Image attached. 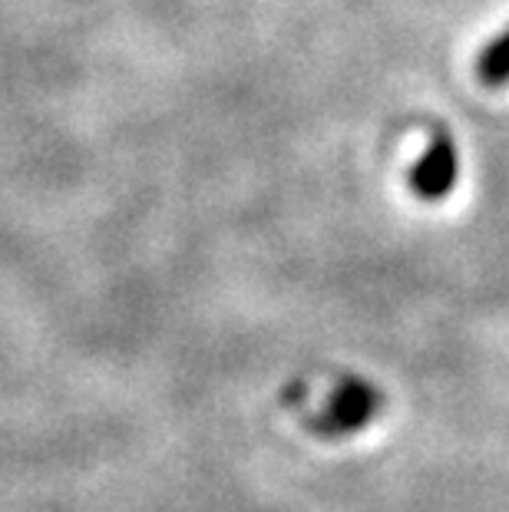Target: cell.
I'll return each instance as SVG.
<instances>
[{"mask_svg": "<svg viewBox=\"0 0 509 512\" xmlns=\"http://www.w3.org/2000/svg\"><path fill=\"white\" fill-rule=\"evenodd\" d=\"M377 407H381L377 387L367 384L361 377H348L338 384V390H334L331 400L324 403V410L314 417L311 427L324 433V437H344V433L367 427L377 413Z\"/></svg>", "mask_w": 509, "mask_h": 512, "instance_id": "6da1fadb", "label": "cell"}, {"mask_svg": "<svg viewBox=\"0 0 509 512\" xmlns=\"http://www.w3.org/2000/svg\"><path fill=\"white\" fill-rule=\"evenodd\" d=\"M476 76L486 86L509 83V27L480 50V57H476Z\"/></svg>", "mask_w": 509, "mask_h": 512, "instance_id": "3957f363", "label": "cell"}, {"mask_svg": "<svg viewBox=\"0 0 509 512\" xmlns=\"http://www.w3.org/2000/svg\"><path fill=\"white\" fill-rule=\"evenodd\" d=\"M457 172H460V159H457L453 139L447 133H433L424 156H420L417 166L410 169V189H414V195H420V199L437 202L443 195L453 192Z\"/></svg>", "mask_w": 509, "mask_h": 512, "instance_id": "7a4b0ae2", "label": "cell"}]
</instances>
